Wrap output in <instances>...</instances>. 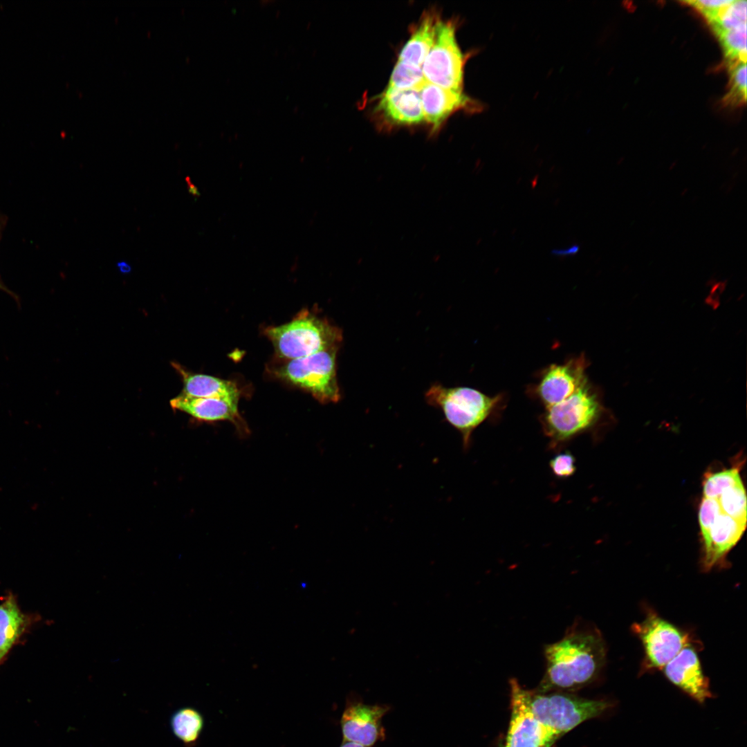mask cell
<instances>
[{
  "instance_id": "obj_17",
  "label": "cell",
  "mask_w": 747,
  "mask_h": 747,
  "mask_svg": "<svg viewBox=\"0 0 747 747\" xmlns=\"http://www.w3.org/2000/svg\"><path fill=\"white\" fill-rule=\"evenodd\" d=\"M172 364L183 378L182 394L192 397L217 398L239 403L240 393L234 382L209 375L192 374L178 363Z\"/></svg>"
},
{
  "instance_id": "obj_27",
  "label": "cell",
  "mask_w": 747,
  "mask_h": 747,
  "mask_svg": "<svg viewBox=\"0 0 747 747\" xmlns=\"http://www.w3.org/2000/svg\"><path fill=\"white\" fill-rule=\"evenodd\" d=\"M579 246L578 245H573L565 249H554L552 250V254L558 256H566L571 255H575L579 250Z\"/></svg>"
},
{
  "instance_id": "obj_32",
  "label": "cell",
  "mask_w": 747,
  "mask_h": 747,
  "mask_svg": "<svg viewBox=\"0 0 747 747\" xmlns=\"http://www.w3.org/2000/svg\"><path fill=\"white\" fill-rule=\"evenodd\" d=\"M340 747H365V746H362L360 744H358L357 743H354V742H351V741H343V742L341 744Z\"/></svg>"
},
{
  "instance_id": "obj_7",
  "label": "cell",
  "mask_w": 747,
  "mask_h": 747,
  "mask_svg": "<svg viewBox=\"0 0 747 747\" xmlns=\"http://www.w3.org/2000/svg\"><path fill=\"white\" fill-rule=\"evenodd\" d=\"M339 347L288 360L275 370L277 376L309 392L322 403H337L340 391L337 379L336 356Z\"/></svg>"
},
{
  "instance_id": "obj_30",
  "label": "cell",
  "mask_w": 747,
  "mask_h": 747,
  "mask_svg": "<svg viewBox=\"0 0 747 747\" xmlns=\"http://www.w3.org/2000/svg\"><path fill=\"white\" fill-rule=\"evenodd\" d=\"M7 221H8L7 216L6 215L2 214L0 213V240L1 239L3 230H4L5 227H6V223H7Z\"/></svg>"
},
{
  "instance_id": "obj_4",
  "label": "cell",
  "mask_w": 747,
  "mask_h": 747,
  "mask_svg": "<svg viewBox=\"0 0 747 747\" xmlns=\"http://www.w3.org/2000/svg\"><path fill=\"white\" fill-rule=\"evenodd\" d=\"M277 355L293 360L339 347L342 332L326 319L307 310L300 311L292 320L265 330Z\"/></svg>"
},
{
  "instance_id": "obj_18",
  "label": "cell",
  "mask_w": 747,
  "mask_h": 747,
  "mask_svg": "<svg viewBox=\"0 0 747 747\" xmlns=\"http://www.w3.org/2000/svg\"><path fill=\"white\" fill-rule=\"evenodd\" d=\"M439 17L433 12L423 16L408 41L402 48L398 59L407 64L422 67L431 49L436 36Z\"/></svg>"
},
{
  "instance_id": "obj_31",
  "label": "cell",
  "mask_w": 747,
  "mask_h": 747,
  "mask_svg": "<svg viewBox=\"0 0 747 747\" xmlns=\"http://www.w3.org/2000/svg\"><path fill=\"white\" fill-rule=\"evenodd\" d=\"M0 290H2L3 291L6 292L9 295H10L12 297H13L15 299H18L17 296L12 290L8 289V287L3 284V281L1 280V277H0Z\"/></svg>"
},
{
  "instance_id": "obj_2",
  "label": "cell",
  "mask_w": 747,
  "mask_h": 747,
  "mask_svg": "<svg viewBox=\"0 0 747 747\" xmlns=\"http://www.w3.org/2000/svg\"><path fill=\"white\" fill-rule=\"evenodd\" d=\"M605 643L599 632L575 622L559 641L546 645V670L540 692H570L591 683L605 661Z\"/></svg>"
},
{
  "instance_id": "obj_9",
  "label": "cell",
  "mask_w": 747,
  "mask_h": 747,
  "mask_svg": "<svg viewBox=\"0 0 747 747\" xmlns=\"http://www.w3.org/2000/svg\"><path fill=\"white\" fill-rule=\"evenodd\" d=\"M588 360L582 353L562 363H552L539 371L526 393L544 408L568 398L589 379Z\"/></svg>"
},
{
  "instance_id": "obj_22",
  "label": "cell",
  "mask_w": 747,
  "mask_h": 747,
  "mask_svg": "<svg viewBox=\"0 0 747 747\" xmlns=\"http://www.w3.org/2000/svg\"><path fill=\"white\" fill-rule=\"evenodd\" d=\"M425 82L422 67L398 60L391 74L387 87L396 89H420Z\"/></svg>"
},
{
  "instance_id": "obj_25",
  "label": "cell",
  "mask_w": 747,
  "mask_h": 747,
  "mask_svg": "<svg viewBox=\"0 0 747 747\" xmlns=\"http://www.w3.org/2000/svg\"><path fill=\"white\" fill-rule=\"evenodd\" d=\"M732 90L729 95L731 98H738L745 100L746 98V64L744 62L738 63L731 72Z\"/></svg>"
},
{
  "instance_id": "obj_3",
  "label": "cell",
  "mask_w": 747,
  "mask_h": 747,
  "mask_svg": "<svg viewBox=\"0 0 747 747\" xmlns=\"http://www.w3.org/2000/svg\"><path fill=\"white\" fill-rule=\"evenodd\" d=\"M427 403L441 409L445 420L458 430L467 449L473 432L497 415L506 404V395L493 396L469 387H446L433 384L425 393Z\"/></svg>"
},
{
  "instance_id": "obj_29",
  "label": "cell",
  "mask_w": 747,
  "mask_h": 747,
  "mask_svg": "<svg viewBox=\"0 0 747 747\" xmlns=\"http://www.w3.org/2000/svg\"><path fill=\"white\" fill-rule=\"evenodd\" d=\"M117 266L120 271L123 274L129 273L131 270V267L126 261H119L117 263Z\"/></svg>"
},
{
  "instance_id": "obj_8",
  "label": "cell",
  "mask_w": 747,
  "mask_h": 747,
  "mask_svg": "<svg viewBox=\"0 0 747 747\" xmlns=\"http://www.w3.org/2000/svg\"><path fill=\"white\" fill-rule=\"evenodd\" d=\"M465 56L456 39L454 21L439 20L434 44L422 66L427 82L462 91Z\"/></svg>"
},
{
  "instance_id": "obj_28",
  "label": "cell",
  "mask_w": 747,
  "mask_h": 747,
  "mask_svg": "<svg viewBox=\"0 0 747 747\" xmlns=\"http://www.w3.org/2000/svg\"><path fill=\"white\" fill-rule=\"evenodd\" d=\"M185 180H186V182H187V186H188V192H189V193L191 194L192 195H193L194 197L199 196H200V192H199V190L197 189V187L194 184L192 183V182L190 181V177L187 176Z\"/></svg>"
},
{
  "instance_id": "obj_6",
  "label": "cell",
  "mask_w": 747,
  "mask_h": 747,
  "mask_svg": "<svg viewBox=\"0 0 747 747\" xmlns=\"http://www.w3.org/2000/svg\"><path fill=\"white\" fill-rule=\"evenodd\" d=\"M528 705L535 717L560 737L611 706L603 700L589 699L568 692H540L525 689Z\"/></svg>"
},
{
  "instance_id": "obj_20",
  "label": "cell",
  "mask_w": 747,
  "mask_h": 747,
  "mask_svg": "<svg viewBox=\"0 0 747 747\" xmlns=\"http://www.w3.org/2000/svg\"><path fill=\"white\" fill-rule=\"evenodd\" d=\"M203 726V716L193 708H180L171 718L173 733L187 746H192L198 741Z\"/></svg>"
},
{
  "instance_id": "obj_10",
  "label": "cell",
  "mask_w": 747,
  "mask_h": 747,
  "mask_svg": "<svg viewBox=\"0 0 747 747\" xmlns=\"http://www.w3.org/2000/svg\"><path fill=\"white\" fill-rule=\"evenodd\" d=\"M509 683L511 714L504 747H551L560 737L535 717L517 680Z\"/></svg>"
},
{
  "instance_id": "obj_13",
  "label": "cell",
  "mask_w": 747,
  "mask_h": 747,
  "mask_svg": "<svg viewBox=\"0 0 747 747\" xmlns=\"http://www.w3.org/2000/svg\"><path fill=\"white\" fill-rule=\"evenodd\" d=\"M674 685L699 703L712 697L709 681L704 676L695 649L687 644L663 668Z\"/></svg>"
},
{
  "instance_id": "obj_14",
  "label": "cell",
  "mask_w": 747,
  "mask_h": 747,
  "mask_svg": "<svg viewBox=\"0 0 747 747\" xmlns=\"http://www.w3.org/2000/svg\"><path fill=\"white\" fill-rule=\"evenodd\" d=\"M419 90L424 120L432 126L433 131L437 130L456 111H475L481 108L480 104L462 91L446 89L427 81Z\"/></svg>"
},
{
  "instance_id": "obj_15",
  "label": "cell",
  "mask_w": 747,
  "mask_h": 747,
  "mask_svg": "<svg viewBox=\"0 0 747 747\" xmlns=\"http://www.w3.org/2000/svg\"><path fill=\"white\" fill-rule=\"evenodd\" d=\"M376 110L392 125L417 124L424 120L420 90L417 89L387 87L380 95Z\"/></svg>"
},
{
  "instance_id": "obj_26",
  "label": "cell",
  "mask_w": 747,
  "mask_h": 747,
  "mask_svg": "<svg viewBox=\"0 0 747 747\" xmlns=\"http://www.w3.org/2000/svg\"><path fill=\"white\" fill-rule=\"evenodd\" d=\"M732 0H697L685 1L698 9L708 19V21L714 19L722 8L731 3Z\"/></svg>"
},
{
  "instance_id": "obj_1",
  "label": "cell",
  "mask_w": 747,
  "mask_h": 747,
  "mask_svg": "<svg viewBox=\"0 0 747 747\" xmlns=\"http://www.w3.org/2000/svg\"><path fill=\"white\" fill-rule=\"evenodd\" d=\"M746 504L738 469L723 470L705 478L699 510L704 570L719 564L741 539L746 527Z\"/></svg>"
},
{
  "instance_id": "obj_12",
  "label": "cell",
  "mask_w": 747,
  "mask_h": 747,
  "mask_svg": "<svg viewBox=\"0 0 747 747\" xmlns=\"http://www.w3.org/2000/svg\"><path fill=\"white\" fill-rule=\"evenodd\" d=\"M389 710L387 706L348 701L340 720L343 741L371 747L383 740L385 735L381 721Z\"/></svg>"
},
{
  "instance_id": "obj_16",
  "label": "cell",
  "mask_w": 747,
  "mask_h": 747,
  "mask_svg": "<svg viewBox=\"0 0 747 747\" xmlns=\"http://www.w3.org/2000/svg\"><path fill=\"white\" fill-rule=\"evenodd\" d=\"M170 405L200 421H234L239 418L238 403L221 398L192 397L181 393L170 400Z\"/></svg>"
},
{
  "instance_id": "obj_19",
  "label": "cell",
  "mask_w": 747,
  "mask_h": 747,
  "mask_svg": "<svg viewBox=\"0 0 747 747\" xmlns=\"http://www.w3.org/2000/svg\"><path fill=\"white\" fill-rule=\"evenodd\" d=\"M15 598L9 595L0 605V663L28 626Z\"/></svg>"
},
{
  "instance_id": "obj_21",
  "label": "cell",
  "mask_w": 747,
  "mask_h": 747,
  "mask_svg": "<svg viewBox=\"0 0 747 747\" xmlns=\"http://www.w3.org/2000/svg\"><path fill=\"white\" fill-rule=\"evenodd\" d=\"M746 6L745 0L732 1L722 8L718 16L710 21L714 32L719 35L746 24Z\"/></svg>"
},
{
  "instance_id": "obj_24",
  "label": "cell",
  "mask_w": 747,
  "mask_h": 747,
  "mask_svg": "<svg viewBox=\"0 0 747 747\" xmlns=\"http://www.w3.org/2000/svg\"><path fill=\"white\" fill-rule=\"evenodd\" d=\"M549 466L555 477L568 478L575 472V459L570 452L559 453L550 461Z\"/></svg>"
},
{
  "instance_id": "obj_5",
  "label": "cell",
  "mask_w": 747,
  "mask_h": 747,
  "mask_svg": "<svg viewBox=\"0 0 747 747\" xmlns=\"http://www.w3.org/2000/svg\"><path fill=\"white\" fill-rule=\"evenodd\" d=\"M602 410L600 392L588 380L566 399L544 408L540 421L555 448L593 427Z\"/></svg>"
},
{
  "instance_id": "obj_11",
  "label": "cell",
  "mask_w": 747,
  "mask_h": 747,
  "mask_svg": "<svg viewBox=\"0 0 747 747\" xmlns=\"http://www.w3.org/2000/svg\"><path fill=\"white\" fill-rule=\"evenodd\" d=\"M642 641L647 669H663L688 643L687 636L654 613L632 626Z\"/></svg>"
},
{
  "instance_id": "obj_23",
  "label": "cell",
  "mask_w": 747,
  "mask_h": 747,
  "mask_svg": "<svg viewBox=\"0 0 747 747\" xmlns=\"http://www.w3.org/2000/svg\"><path fill=\"white\" fill-rule=\"evenodd\" d=\"M729 61H746V24L718 35Z\"/></svg>"
}]
</instances>
